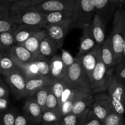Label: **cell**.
<instances>
[{"label":"cell","mask_w":125,"mask_h":125,"mask_svg":"<svg viewBox=\"0 0 125 125\" xmlns=\"http://www.w3.org/2000/svg\"><path fill=\"white\" fill-rule=\"evenodd\" d=\"M125 29V10L121 4L118 6L113 17L112 30L111 37L112 46L115 52L117 65L123 61V45H124Z\"/></svg>","instance_id":"obj_1"},{"label":"cell","mask_w":125,"mask_h":125,"mask_svg":"<svg viewBox=\"0 0 125 125\" xmlns=\"http://www.w3.org/2000/svg\"><path fill=\"white\" fill-rule=\"evenodd\" d=\"M96 13L92 0H76L72 11L71 29H83L91 23Z\"/></svg>","instance_id":"obj_2"},{"label":"cell","mask_w":125,"mask_h":125,"mask_svg":"<svg viewBox=\"0 0 125 125\" xmlns=\"http://www.w3.org/2000/svg\"><path fill=\"white\" fill-rule=\"evenodd\" d=\"M63 80L70 87L93 94L89 76L77 57L74 63L67 69Z\"/></svg>","instance_id":"obj_3"},{"label":"cell","mask_w":125,"mask_h":125,"mask_svg":"<svg viewBox=\"0 0 125 125\" xmlns=\"http://www.w3.org/2000/svg\"><path fill=\"white\" fill-rule=\"evenodd\" d=\"M12 10L17 25L21 24L45 28L46 25L45 13L33 10L29 7L20 6L12 2Z\"/></svg>","instance_id":"obj_4"},{"label":"cell","mask_w":125,"mask_h":125,"mask_svg":"<svg viewBox=\"0 0 125 125\" xmlns=\"http://www.w3.org/2000/svg\"><path fill=\"white\" fill-rule=\"evenodd\" d=\"M114 70L115 68H109L100 59L90 79L93 94L107 92Z\"/></svg>","instance_id":"obj_5"},{"label":"cell","mask_w":125,"mask_h":125,"mask_svg":"<svg viewBox=\"0 0 125 125\" xmlns=\"http://www.w3.org/2000/svg\"><path fill=\"white\" fill-rule=\"evenodd\" d=\"M107 94L114 109L120 114H125V86L113 74L107 89Z\"/></svg>","instance_id":"obj_6"},{"label":"cell","mask_w":125,"mask_h":125,"mask_svg":"<svg viewBox=\"0 0 125 125\" xmlns=\"http://www.w3.org/2000/svg\"><path fill=\"white\" fill-rule=\"evenodd\" d=\"M2 76L17 100L26 98L27 79L20 70Z\"/></svg>","instance_id":"obj_7"},{"label":"cell","mask_w":125,"mask_h":125,"mask_svg":"<svg viewBox=\"0 0 125 125\" xmlns=\"http://www.w3.org/2000/svg\"><path fill=\"white\" fill-rule=\"evenodd\" d=\"M75 1L76 0H46L36 5L28 7L43 13L60 10L72 12Z\"/></svg>","instance_id":"obj_8"},{"label":"cell","mask_w":125,"mask_h":125,"mask_svg":"<svg viewBox=\"0 0 125 125\" xmlns=\"http://www.w3.org/2000/svg\"><path fill=\"white\" fill-rule=\"evenodd\" d=\"M91 108L103 123L107 115L114 109L108 94L105 92L94 94V101Z\"/></svg>","instance_id":"obj_9"},{"label":"cell","mask_w":125,"mask_h":125,"mask_svg":"<svg viewBox=\"0 0 125 125\" xmlns=\"http://www.w3.org/2000/svg\"><path fill=\"white\" fill-rule=\"evenodd\" d=\"M71 23L72 20H69L62 23L47 24L45 26L48 35L54 40L60 50L63 46L66 35L71 29Z\"/></svg>","instance_id":"obj_10"},{"label":"cell","mask_w":125,"mask_h":125,"mask_svg":"<svg viewBox=\"0 0 125 125\" xmlns=\"http://www.w3.org/2000/svg\"><path fill=\"white\" fill-rule=\"evenodd\" d=\"M12 10V2H0V32L12 31L17 27Z\"/></svg>","instance_id":"obj_11"},{"label":"cell","mask_w":125,"mask_h":125,"mask_svg":"<svg viewBox=\"0 0 125 125\" xmlns=\"http://www.w3.org/2000/svg\"><path fill=\"white\" fill-rule=\"evenodd\" d=\"M78 58L80 60L81 63L90 80L93 72L101 59L100 45L97 44L92 51Z\"/></svg>","instance_id":"obj_12"},{"label":"cell","mask_w":125,"mask_h":125,"mask_svg":"<svg viewBox=\"0 0 125 125\" xmlns=\"http://www.w3.org/2000/svg\"><path fill=\"white\" fill-rule=\"evenodd\" d=\"M22 112L28 116L34 125L41 124L43 111L34 96L27 98L23 105Z\"/></svg>","instance_id":"obj_13"},{"label":"cell","mask_w":125,"mask_h":125,"mask_svg":"<svg viewBox=\"0 0 125 125\" xmlns=\"http://www.w3.org/2000/svg\"><path fill=\"white\" fill-rule=\"evenodd\" d=\"M97 45L92 33L90 23L82 29V35L80 39V46L77 57H80L85 54L90 52Z\"/></svg>","instance_id":"obj_14"},{"label":"cell","mask_w":125,"mask_h":125,"mask_svg":"<svg viewBox=\"0 0 125 125\" xmlns=\"http://www.w3.org/2000/svg\"><path fill=\"white\" fill-rule=\"evenodd\" d=\"M101 59L109 68H115L117 62L114 50L112 44L111 35L106 37V40L100 45Z\"/></svg>","instance_id":"obj_15"},{"label":"cell","mask_w":125,"mask_h":125,"mask_svg":"<svg viewBox=\"0 0 125 125\" xmlns=\"http://www.w3.org/2000/svg\"><path fill=\"white\" fill-rule=\"evenodd\" d=\"M93 35L98 45H101L106 40V18L96 13L90 23Z\"/></svg>","instance_id":"obj_16"},{"label":"cell","mask_w":125,"mask_h":125,"mask_svg":"<svg viewBox=\"0 0 125 125\" xmlns=\"http://www.w3.org/2000/svg\"><path fill=\"white\" fill-rule=\"evenodd\" d=\"M42 28H43L24 24L18 25L14 31L15 45H20L24 42L32 35L39 31Z\"/></svg>","instance_id":"obj_17"},{"label":"cell","mask_w":125,"mask_h":125,"mask_svg":"<svg viewBox=\"0 0 125 125\" xmlns=\"http://www.w3.org/2000/svg\"><path fill=\"white\" fill-rule=\"evenodd\" d=\"M20 70L17 62L9 52L0 51V71L1 75L6 76Z\"/></svg>","instance_id":"obj_18"},{"label":"cell","mask_w":125,"mask_h":125,"mask_svg":"<svg viewBox=\"0 0 125 125\" xmlns=\"http://www.w3.org/2000/svg\"><path fill=\"white\" fill-rule=\"evenodd\" d=\"M47 35V31L45 28H43L39 31L29 37L24 42L20 45L24 46L32 53L35 54V56H37L38 54H39V48H40L42 40Z\"/></svg>","instance_id":"obj_19"},{"label":"cell","mask_w":125,"mask_h":125,"mask_svg":"<svg viewBox=\"0 0 125 125\" xmlns=\"http://www.w3.org/2000/svg\"><path fill=\"white\" fill-rule=\"evenodd\" d=\"M52 79L41 76L27 79L26 98L34 96L35 93L46 85L51 84Z\"/></svg>","instance_id":"obj_20"},{"label":"cell","mask_w":125,"mask_h":125,"mask_svg":"<svg viewBox=\"0 0 125 125\" xmlns=\"http://www.w3.org/2000/svg\"><path fill=\"white\" fill-rule=\"evenodd\" d=\"M52 79H63L68 69L62 61L61 54H56L50 58Z\"/></svg>","instance_id":"obj_21"},{"label":"cell","mask_w":125,"mask_h":125,"mask_svg":"<svg viewBox=\"0 0 125 125\" xmlns=\"http://www.w3.org/2000/svg\"><path fill=\"white\" fill-rule=\"evenodd\" d=\"M9 53L15 60L22 63H28L34 61L37 56L21 45H15L12 46L9 51Z\"/></svg>","instance_id":"obj_22"},{"label":"cell","mask_w":125,"mask_h":125,"mask_svg":"<svg viewBox=\"0 0 125 125\" xmlns=\"http://www.w3.org/2000/svg\"><path fill=\"white\" fill-rule=\"evenodd\" d=\"M60 50L54 40L47 35L43 39L39 48V54L45 57L51 58Z\"/></svg>","instance_id":"obj_23"},{"label":"cell","mask_w":125,"mask_h":125,"mask_svg":"<svg viewBox=\"0 0 125 125\" xmlns=\"http://www.w3.org/2000/svg\"><path fill=\"white\" fill-rule=\"evenodd\" d=\"M96 9V13L106 18L115 7L121 4L120 0H92Z\"/></svg>","instance_id":"obj_24"},{"label":"cell","mask_w":125,"mask_h":125,"mask_svg":"<svg viewBox=\"0 0 125 125\" xmlns=\"http://www.w3.org/2000/svg\"><path fill=\"white\" fill-rule=\"evenodd\" d=\"M72 11L60 10L45 13V20L46 25L51 24L62 23L65 21L72 19Z\"/></svg>","instance_id":"obj_25"},{"label":"cell","mask_w":125,"mask_h":125,"mask_svg":"<svg viewBox=\"0 0 125 125\" xmlns=\"http://www.w3.org/2000/svg\"><path fill=\"white\" fill-rule=\"evenodd\" d=\"M94 101V94L91 93H85L76 101L73 105L72 112L73 113H81L92 107Z\"/></svg>","instance_id":"obj_26"},{"label":"cell","mask_w":125,"mask_h":125,"mask_svg":"<svg viewBox=\"0 0 125 125\" xmlns=\"http://www.w3.org/2000/svg\"><path fill=\"white\" fill-rule=\"evenodd\" d=\"M15 61L26 79L42 76L40 74L37 64L34 61L28 63H22L16 60Z\"/></svg>","instance_id":"obj_27"},{"label":"cell","mask_w":125,"mask_h":125,"mask_svg":"<svg viewBox=\"0 0 125 125\" xmlns=\"http://www.w3.org/2000/svg\"><path fill=\"white\" fill-rule=\"evenodd\" d=\"M91 107L81 113H71L63 117L61 125H84L87 115Z\"/></svg>","instance_id":"obj_28"},{"label":"cell","mask_w":125,"mask_h":125,"mask_svg":"<svg viewBox=\"0 0 125 125\" xmlns=\"http://www.w3.org/2000/svg\"><path fill=\"white\" fill-rule=\"evenodd\" d=\"M63 118L61 111L45 110L43 112L41 124L44 125H61Z\"/></svg>","instance_id":"obj_29"},{"label":"cell","mask_w":125,"mask_h":125,"mask_svg":"<svg viewBox=\"0 0 125 125\" xmlns=\"http://www.w3.org/2000/svg\"><path fill=\"white\" fill-rule=\"evenodd\" d=\"M85 93H87L86 92L76 89L72 96L67 101H66L64 103H63L60 106V110H61V114H62L63 117L67 115V114L72 112L73 105L74 104L76 101L78 100L79 98L84 95Z\"/></svg>","instance_id":"obj_30"},{"label":"cell","mask_w":125,"mask_h":125,"mask_svg":"<svg viewBox=\"0 0 125 125\" xmlns=\"http://www.w3.org/2000/svg\"><path fill=\"white\" fill-rule=\"evenodd\" d=\"M15 45L14 31H9L0 34V48L1 51L9 52L12 46Z\"/></svg>","instance_id":"obj_31"},{"label":"cell","mask_w":125,"mask_h":125,"mask_svg":"<svg viewBox=\"0 0 125 125\" xmlns=\"http://www.w3.org/2000/svg\"><path fill=\"white\" fill-rule=\"evenodd\" d=\"M34 61L39 67V71L42 76L51 78V62L50 58L45 57L41 54H38L35 57Z\"/></svg>","instance_id":"obj_32"},{"label":"cell","mask_w":125,"mask_h":125,"mask_svg":"<svg viewBox=\"0 0 125 125\" xmlns=\"http://www.w3.org/2000/svg\"><path fill=\"white\" fill-rule=\"evenodd\" d=\"M103 125H125L124 115L118 114L113 109L103 121Z\"/></svg>","instance_id":"obj_33"},{"label":"cell","mask_w":125,"mask_h":125,"mask_svg":"<svg viewBox=\"0 0 125 125\" xmlns=\"http://www.w3.org/2000/svg\"><path fill=\"white\" fill-rule=\"evenodd\" d=\"M51 92V86H50V84H49L38 90L34 95V98L36 100L37 103L40 105V107L42 108L43 111L45 109L46 100H47L48 95Z\"/></svg>","instance_id":"obj_34"},{"label":"cell","mask_w":125,"mask_h":125,"mask_svg":"<svg viewBox=\"0 0 125 125\" xmlns=\"http://www.w3.org/2000/svg\"><path fill=\"white\" fill-rule=\"evenodd\" d=\"M50 86H51V92L59 100L62 93L64 91L65 89L68 86V85L63 79H52Z\"/></svg>","instance_id":"obj_35"},{"label":"cell","mask_w":125,"mask_h":125,"mask_svg":"<svg viewBox=\"0 0 125 125\" xmlns=\"http://www.w3.org/2000/svg\"><path fill=\"white\" fill-rule=\"evenodd\" d=\"M18 111L15 109H8L0 115V124L1 125H15L16 116Z\"/></svg>","instance_id":"obj_36"},{"label":"cell","mask_w":125,"mask_h":125,"mask_svg":"<svg viewBox=\"0 0 125 125\" xmlns=\"http://www.w3.org/2000/svg\"><path fill=\"white\" fill-rule=\"evenodd\" d=\"M45 110H55V111H61L60 110L59 103L57 98L54 95L52 92L50 93L48 96L46 103ZM44 110V111H45Z\"/></svg>","instance_id":"obj_37"},{"label":"cell","mask_w":125,"mask_h":125,"mask_svg":"<svg viewBox=\"0 0 125 125\" xmlns=\"http://www.w3.org/2000/svg\"><path fill=\"white\" fill-rule=\"evenodd\" d=\"M84 125H103V123L91 108L87 115Z\"/></svg>","instance_id":"obj_38"},{"label":"cell","mask_w":125,"mask_h":125,"mask_svg":"<svg viewBox=\"0 0 125 125\" xmlns=\"http://www.w3.org/2000/svg\"><path fill=\"white\" fill-rule=\"evenodd\" d=\"M61 56L62 61L64 63L65 65L68 68L74 63L76 60V57H73L69 51L62 48H61Z\"/></svg>","instance_id":"obj_39"},{"label":"cell","mask_w":125,"mask_h":125,"mask_svg":"<svg viewBox=\"0 0 125 125\" xmlns=\"http://www.w3.org/2000/svg\"><path fill=\"white\" fill-rule=\"evenodd\" d=\"M114 74L125 86V61H122L115 66Z\"/></svg>","instance_id":"obj_40"},{"label":"cell","mask_w":125,"mask_h":125,"mask_svg":"<svg viewBox=\"0 0 125 125\" xmlns=\"http://www.w3.org/2000/svg\"><path fill=\"white\" fill-rule=\"evenodd\" d=\"M34 125L32 122L31 121L24 113H20L18 112L17 116H16L15 125Z\"/></svg>","instance_id":"obj_41"},{"label":"cell","mask_w":125,"mask_h":125,"mask_svg":"<svg viewBox=\"0 0 125 125\" xmlns=\"http://www.w3.org/2000/svg\"><path fill=\"white\" fill-rule=\"evenodd\" d=\"M9 85L5 81L3 76H1L0 78V97H9L10 90Z\"/></svg>","instance_id":"obj_42"},{"label":"cell","mask_w":125,"mask_h":125,"mask_svg":"<svg viewBox=\"0 0 125 125\" xmlns=\"http://www.w3.org/2000/svg\"><path fill=\"white\" fill-rule=\"evenodd\" d=\"M45 1H46V0H22V1L15 2V3H16L18 5H20V6L28 7V6L36 5L37 4L40 3V2H43Z\"/></svg>","instance_id":"obj_43"},{"label":"cell","mask_w":125,"mask_h":125,"mask_svg":"<svg viewBox=\"0 0 125 125\" xmlns=\"http://www.w3.org/2000/svg\"><path fill=\"white\" fill-rule=\"evenodd\" d=\"M9 97H0V115L8 110L9 104Z\"/></svg>","instance_id":"obj_44"},{"label":"cell","mask_w":125,"mask_h":125,"mask_svg":"<svg viewBox=\"0 0 125 125\" xmlns=\"http://www.w3.org/2000/svg\"><path fill=\"white\" fill-rule=\"evenodd\" d=\"M125 61V37H124V45H123V61Z\"/></svg>","instance_id":"obj_45"},{"label":"cell","mask_w":125,"mask_h":125,"mask_svg":"<svg viewBox=\"0 0 125 125\" xmlns=\"http://www.w3.org/2000/svg\"><path fill=\"white\" fill-rule=\"evenodd\" d=\"M19 1H22V0H0V2H2V1H8V2H15Z\"/></svg>","instance_id":"obj_46"},{"label":"cell","mask_w":125,"mask_h":125,"mask_svg":"<svg viewBox=\"0 0 125 125\" xmlns=\"http://www.w3.org/2000/svg\"><path fill=\"white\" fill-rule=\"evenodd\" d=\"M122 5H123V8H124V9H125V0L124 1H123V3H122Z\"/></svg>","instance_id":"obj_47"},{"label":"cell","mask_w":125,"mask_h":125,"mask_svg":"<svg viewBox=\"0 0 125 125\" xmlns=\"http://www.w3.org/2000/svg\"><path fill=\"white\" fill-rule=\"evenodd\" d=\"M120 3L122 4V3H123V1H124L125 0H120Z\"/></svg>","instance_id":"obj_48"}]
</instances>
